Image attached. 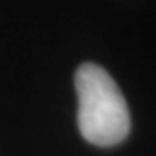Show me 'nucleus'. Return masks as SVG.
I'll return each instance as SVG.
<instances>
[{
	"instance_id": "f257e3e1",
	"label": "nucleus",
	"mask_w": 156,
	"mask_h": 156,
	"mask_svg": "<svg viewBox=\"0 0 156 156\" xmlns=\"http://www.w3.org/2000/svg\"><path fill=\"white\" fill-rule=\"evenodd\" d=\"M77 126L81 136L98 147H113L126 139L130 113L117 83L102 66L87 62L75 73Z\"/></svg>"
}]
</instances>
